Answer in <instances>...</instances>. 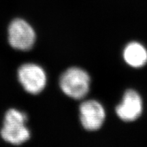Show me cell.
<instances>
[{"label": "cell", "instance_id": "277c9868", "mask_svg": "<svg viewBox=\"0 0 147 147\" xmlns=\"http://www.w3.org/2000/svg\"><path fill=\"white\" fill-rule=\"evenodd\" d=\"M18 81L27 93L36 95L45 89L47 76L41 66L35 63H25L18 69Z\"/></svg>", "mask_w": 147, "mask_h": 147}, {"label": "cell", "instance_id": "52a82bcc", "mask_svg": "<svg viewBox=\"0 0 147 147\" xmlns=\"http://www.w3.org/2000/svg\"><path fill=\"white\" fill-rule=\"evenodd\" d=\"M123 56L127 63L132 67H140L147 63V51L137 42H131L127 46Z\"/></svg>", "mask_w": 147, "mask_h": 147}, {"label": "cell", "instance_id": "8992f818", "mask_svg": "<svg viewBox=\"0 0 147 147\" xmlns=\"http://www.w3.org/2000/svg\"><path fill=\"white\" fill-rule=\"evenodd\" d=\"M142 112V102L138 93L129 89L125 92L121 104L116 108V113L124 121L136 120Z\"/></svg>", "mask_w": 147, "mask_h": 147}, {"label": "cell", "instance_id": "7a4b0ae2", "mask_svg": "<svg viewBox=\"0 0 147 147\" xmlns=\"http://www.w3.org/2000/svg\"><path fill=\"white\" fill-rule=\"evenodd\" d=\"M90 82V77L85 71L73 67L62 74L59 85L66 95L74 100H80L89 93Z\"/></svg>", "mask_w": 147, "mask_h": 147}, {"label": "cell", "instance_id": "5b68a950", "mask_svg": "<svg viewBox=\"0 0 147 147\" xmlns=\"http://www.w3.org/2000/svg\"><path fill=\"white\" fill-rule=\"evenodd\" d=\"M80 119L87 131L99 129L104 123L105 112L100 103L95 100L86 101L80 106Z\"/></svg>", "mask_w": 147, "mask_h": 147}, {"label": "cell", "instance_id": "3957f363", "mask_svg": "<svg viewBox=\"0 0 147 147\" xmlns=\"http://www.w3.org/2000/svg\"><path fill=\"white\" fill-rule=\"evenodd\" d=\"M10 45L16 50L27 51L34 47L36 36L34 29L28 22L16 18L10 23L8 29Z\"/></svg>", "mask_w": 147, "mask_h": 147}, {"label": "cell", "instance_id": "6da1fadb", "mask_svg": "<svg viewBox=\"0 0 147 147\" xmlns=\"http://www.w3.org/2000/svg\"><path fill=\"white\" fill-rule=\"evenodd\" d=\"M27 116L16 109H10L4 117L1 129V138L5 142L14 145L25 142L30 138V131L27 127Z\"/></svg>", "mask_w": 147, "mask_h": 147}]
</instances>
